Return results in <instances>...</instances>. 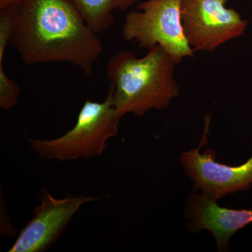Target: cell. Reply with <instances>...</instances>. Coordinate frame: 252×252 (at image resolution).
<instances>
[{
	"label": "cell",
	"instance_id": "6da1fadb",
	"mask_svg": "<svg viewBox=\"0 0 252 252\" xmlns=\"http://www.w3.org/2000/svg\"><path fill=\"white\" fill-rule=\"evenodd\" d=\"M72 0H24L9 44L28 65L67 63L87 77L103 46Z\"/></svg>",
	"mask_w": 252,
	"mask_h": 252
},
{
	"label": "cell",
	"instance_id": "7a4b0ae2",
	"mask_svg": "<svg viewBox=\"0 0 252 252\" xmlns=\"http://www.w3.org/2000/svg\"><path fill=\"white\" fill-rule=\"evenodd\" d=\"M147 51L140 58L131 51H119L107 63L109 90L121 118L129 114L142 117L153 109H166L180 94L173 60L160 46Z\"/></svg>",
	"mask_w": 252,
	"mask_h": 252
},
{
	"label": "cell",
	"instance_id": "3957f363",
	"mask_svg": "<svg viewBox=\"0 0 252 252\" xmlns=\"http://www.w3.org/2000/svg\"><path fill=\"white\" fill-rule=\"evenodd\" d=\"M122 118L116 112L112 93L102 102L86 100L71 130L53 140L29 139L30 147L41 158L59 161L89 159L103 154L115 137Z\"/></svg>",
	"mask_w": 252,
	"mask_h": 252
},
{
	"label": "cell",
	"instance_id": "277c9868",
	"mask_svg": "<svg viewBox=\"0 0 252 252\" xmlns=\"http://www.w3.org/2000/svg\"><path fill=\"white\" fill-rule=\"evenodd\" d=\"M182 0H144L126 15L123 39L149 49L159 46L176 64L193 57L195 51L186 37L181 14Z\"/></svg>",
	"mask_w": 252,
	"mask_h": 252
},
{
	"label": "cell",
	"instance_id": "5b68a950",
	"mask_svg": "<svg viewBox=\"0 0 252 252\" xmlns=\"http://www.w3.org/2000/svg\"><path fill=\"white\" fill-rule=\"evenodd\" d=\"M228 0H182L181 14L186 37L196 51L212 53L227 41L245 34L248 21Z\"/></svg>",
	"mask_w": 252,
	"mask_h": 252
},
{
	"label": "cell",
	"instance_id": "8992f818",
	"mask_svg": "<svg viewBox=\"0 0 252 252\" xmlns=\"http://www.w3.org/2000/svg\"><path fill=\"white\" fill-rule=\"evenodd\" d=\"M210 121L207 117L200 146L184 152L180 161L186 175L193 182L194 190H201L207 198L218 200L230 194L251 188L252 157L242 165L230 166L217 161L216 152L213 149H207L203 154L200 153V148L207 140Z\"/></svg>",
	"mask_w": 252,
	"mask_h": 252
},
{
	"label": "cell",
	"instance_id": "52a82bcc",
	"mask_svg": "<svg viewBox=\"0 0 252 252\" xmlns=\"http://www.w3.org/2000/svg\"><path fill=\"white\" fill-rule=\"evenodd\" d=\"M102 198L81 195L54 198L46 188L41 189L40 205L25 225L9 252L46 251L60 238L71 220L84 204Z\"/></svg>",
	"mask_w": 252,
	"mask_h": 252
},
{
	"label": "cell",
	"instance_id": "ba28073f",
	"mask_svg": "<svg viewBox=\"0 0 252 252\" xmlns=\"http://www.w3.org/2000/svg\"><path fill=\"white\" fill-rule=\"evenodd\" d=\"M185 212L189 230L192 233L208 230L216 240L219 252H226L232 236L252 223V210L220 207L217 200L203 193L189 195Z\"/></svg>",
	"mask_w": 252,
	"mask_h": 252
},
{
	"label": "cell",
	"instance_id": "9c48e42d",
	"mask_svg": "<svg viewBox=\"0 0 252 252\" xmlns=\"http://www.w3.org/2000/svg\"><path fill=\"white\" fill-rule=\"evenodd\" d=\"M144 0H72L86 22L96 33L107 31L115 11H125Z\"/></svg>",
	"mask_w": 252,
	"mask_h": 252
},
{
	"label": "cell",
	"instance_id": "30bf717a",
	"mask_svg": "<svg viewBox=\"0 0 252 252\" xmlns=\"http://www.w3.org/2000/svg\"><path fill=\"white\" fill-rule=\"evenodd\" d=\"M19 6L0 9V63H3L5 51L18 22Z\"/></svg>",
	"mask_w": 252,
	"mask_h": 252
},
{
	"label": "cell",
	"instance_id": "8fae6325",
	"mask_svg": "<svg viewBox=\"0 0 252 252\" xmlns=\"http://www.w3.org/2000/svg\"><path fill=\"white\" fill-rule=\"evenodd\" d=\"M21 93L17 83L5 72L3 63H0V108L9 110L18 103Z\"/></svg>",
	"mask_w": 252,
	"mask_h": 252
},
{
	"label": "cell",
	"instance_id": "7c38bea8",
	"mask_svg": "<svg viewBox=\"0 0 252 252\" xmlns=\"http://www.w3.org/2000/svg\"><path fill=\"white\" fill-rule=\"evenodd\" d=\"M24 0H0V9L10 6H20Z\"/></svg>",
	"mask_w": 252,
	"mask_h": 252
}]
</instances>
